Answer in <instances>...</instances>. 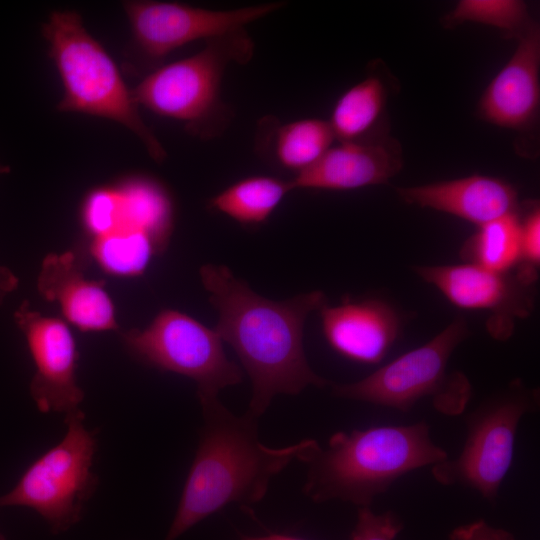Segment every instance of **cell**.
Segmentation results:
<instances>
[{"label":"cell","instance_id":"6da1fadb","mask_svg":"<svg viewBox=\"0 0 540 540\" xmlns=\"http://www.w3.org/2000/svg\"><path fill=\"white\" fill-rule=\"evenodd\" d=\"M199 273L218 312L214 330L236 352L251 380L248 412L259 418L278 394L330 385L312 370L303 347L308 315L327 303L323 291L275 301L254 292L225 265L205 264Z\"/></svg>","mask_w":540,"mask_h":540},{"label":"cell","instance_id":"7a4b0ae2","mask_svg":"<svg viewBox=\"0 0 540 540\" xmlns=\"http://www.w3.org/2000/svg\"><path fill=\"white\" fill-rule=\"evenodd\" d=\"M203 425L178 507L164 540H176L229 504L254 505L271 479L293 461L304 462L316 440L269 447L258 438V417L235 415L219 399L200 403Z\"/></svg>","mask_w":540,"mask_h":540},{"label":"cell","instance_id":"3957f363","mask_svg":"<svg viewBox=\"0 0 540 540\" xmlns=\"http://www.w3.org/2000/svg\"><path fill=\"white\" fill-rule=\"evenodd\" d=\"M448 457L425 421L338 431L325 447L316 441L308 453L303 492L315 503L340 500L370 507L404 475Z\"/></svg>","mask_w":540,"mask_h":540},{"label":"cell","instance_id":"277c9868","mask_svg":"<svg viewBox=\"0 0 540 540\" xmlns=\"http://www.w3.org/2000/svg\"><path fill=\"white\" fill-rule=\"evenodd\" d=\"M42 34L63 85L57 109L112 120L131 131L154 161H165L167 152L142 119L132 90L101 43L87 31L81 15L53 11Z\"/></svg>","mask_w":540,"mask_h":540},{"label":"cell","instance_id":"5b68a950","mask_svg":"<svg viewBox=\"0 0 540 540\" xmlns=\"http://www.w3.org/2000/svg\"><path fill=\"white\" fill-rule=\"evenodd\" d=\"M254 48L246 28L209 40L197 53L157 67L132 89L133 97L138 106L183 122L197 137H215L232 116L221 98L225 71L248 63Z\"/></svg>","mask_w":540,"mask_h":540},{"label":"cell","instance_id":"8992f818","mask_svg":"<svg viewBox=\"0 0 540 540\" xmlns=\"http://www.w3.org/2000/svg\"><path fill=\"white\" fill-rule=\"evenodd\" d=\"M470 335L467 321L457 316L428 342L370 375L351 383H330L332 394L401 412H408L417 402L429 398L439 413L459 416L472 397V386L464 373L448 371V364L457 347Z\"/></svg>","mask_w":540,"mask_h":540},{"label":"cell","instance_id":"52a82bcc","mask_svg":"<svg viewBox=\"0 0 540 540\" xmlns=\"http://www.w3.org/2000/svg\"><path fill=\"white\" fill-rule=\"evenodd\" d=\"M539 408L538 388L519 377L509 381L465 416L467 434L461 452L433 465V478L443 486L469 488L494 502L513 462L519 424Z\"/></svg>","mask_w":540,"mask_h":540},{"label":"cell","instance_id":"ba28073f","mask_svg":"<svg viewBox=\"0 0 540 540\" xmlns=\"http://www.w3.org/2000/svg\"><path fill=\"white\" fill-rule=\"evenodd\" d=\"M84 419L81 409L65 415L61 441L33 461L17 484L0 496V507H28L54 534L66 532L81 520L99 482L93 471L96 433Z\"/></svg>","mask_w":540,"mask_h":540},{"label":"cell","instance_id":"9c48e42d","mask_svg":"<svg viewBox=\"0 0 540 540\" xmlns=\"http://www.w3.org/2000/svg\"><path fill=\"white\" fill-rule=\"evenodd\" d=\"M122 340L141 363L191 378L200 403L218 399L222 389L243 379L214 328L177 310H162L146 328L122 333Z\"/></svg>","mask_w":540,"mask_h":540},{"label":"cell","instance_id":"30bf717a","mask_svg":"<svg viewBox=\"0 0 540 540\" xmlns=\"http://www.w3.org/2000/svg\"><path fill=\"white\" fill-rule=\"evenodd\" d=\"M285 1L229 10H212L179 2L128 0L122 2L136 64L156 66L172 51L197 40H212L247 28L273 14Z\"/></svg>","mask_w":540,"mask_h":540},{"label":"cell","instance_id":"8fae6325","mask_svg":"<svg viewBox=\"0 0 540 540\" xmlns=\"http://www.w3.org/2000/svg\"><path fill=\"white\" fill-rule=\"evenodd\" d=\"M412 270L451 304L464 310L489 311L488 327L497 340L510 337L504 325L527 318L535 306L538 269L520 264L511 272H496L472 263L417 265Z\"/></svg>","mask_w":540,"mask_h":540},{"label":"cell","instance_id":"7c38bea8","mask_svg":"<svg viewBox=\"0 0 540 540\" xmlns=\"http://www.w3.org/2000/svg\"><path fill=\"white\" fill-rule=\"evenodd\" d=\"M14 321L35 365L29 388L38 410L64 415L79 410L84 392L77 381L79 353L69 326L32 310L26 300L15 311Z\"/></svg>","mask_w":540,"mask_h":540},{"label":"cell","instance_id":"4fadbf2b","mask_svg":"<svg viewBox=\"0 0 540 540\" xmlns=\"http://www.w3.org/2000/svg\"><path fill=\"white\" fill-rule=\"evenodd\" d=\"M323 335L339 355L354 362L378 364L398 340L403 317L390 302L368 298L319 310Z\"/></svg>","mask_w":540,"mask_h":540},{"label":"cell","instance_id":"5bb4252c","mask_svg":"<svg viewBox=\"0 0 540 540\" xmlns=\"http://www.w3.org/2000/svg\"><path fill=\"white\" fill-rule=\"evenodd\" d=\"M516 50L484 90L478 115L493 125L525 130L536 122L540 105V27L533 21L516 39Z\"/></svg>","mask_w":540,"mask_h":540},{"label":"cell","instance_id":"9a60e30c","mask_svg":"<svg viewBox=\"0 0 540 540\" xmlns=\"http://www.w3.org/2000/svg\"><path fill=\"white\" fill-rule=\"evenodd\" d=\"M402 167L400 143L384 135L364 142H340L289 182L292 190H353L385 184Z\"/></svg>","mask_w":540,"mask_h":540},{"label":"cell","instance_id":"2e32d148","mask_svg":"<svg viewBox=\"0 0 540 540\" xmlns=\"http://www.w3.org/2000/svg\"><path fill=\"white\" fill-rule=\"evenodd\" d=\"M396 192L409 205L447 213L477 226L517 212L521 204L512 184L497 177L478 174L397 187Z\"/></svg>","mask_w":540,"mask_h":540},{"label":"cell","instance_id":"e0dca14e","mask_svg":"<svg viewBox=\"0 0 540 540\" xmlns=\"http://www.w3.org/2000/svg\"><path fill=\"white\" fill-rule=\"evenodd\" d=\"M37 289L47 301L58 303L65 319L81 331L118 329L115 306L103 283L87 279L70 251L45 257Z\"/></svg>","mask_w":540,"mask_h":540},{"label":"cell","instance_id":"ac0fdd59","mask_svg":"<svg viewBox=\"0 0 540 540\" xmlns=\"http://www.w3.org/2000/svg\"><path fill=\"white\" fill-rule=\"evenodd\" d=\"M259 126L264 152L279 167L295 175L314 165L335 140L329 122L319 118L280 123L267 117Z\"/></svg>","mask_w":540,"mask_h":540},{"label":"cell","instance_id":"d6986e66","mask_svg":"<svg viewBox=\"0 0 540 540\" xmlns=\"http://www.w3.org/2000/svg\"><path fill=\"white\" fill-rule=\"evenodd\" d=\"M115 189L119 197L117 228L146 233L163 253L174 229V205L167 189L144 175L126 178Z\"/></svg>","mask_w":540,"mask_h":540},{"label":"cell","instance_id":"ffe728a7","mask_svg":"<svg viewBox=\"0 0 540 540\" xmlns=\"http://www.w3.org/2000/svg\"><path fill=\"white\" fill-rule=\"evenodd\" d=\"M389 90L379 75H369L346 90L335 103L328 120L335 139L364 142L378 134L384 118Z\"/></svg>","mask_w":540,"mask_h":540},{"label":"cell","instance_id":"44dd1931","mask_svg":"<svg viewBox=\"0 0 540 540\" xmlns=\"http://www.w3.org/2000/svg\"><path fill=\"white\" fill-rule=\"evenodd\" d=\"M291 191L289 180L251 176L222 190L209 200L208 206L240 224L259 225L269 219Z\"/></svg>","mask_w":540,"mask_h":540},{"label":"cell","instance_id":"7402d4cb","mask_svg":"<svg viewBox=\"0 0 540 540\" xmlns=\"http://www.w3.org/2000/svg\"><path fill=\"white\" fill-rule=\"evenodd\" d=\"M460 256L463 262L492 271H514L522 264L519 209L478 226L464 242Z\"/></svg>","mask_w":540,"mask_h":540},{"label":"cell","instance_id":"603a6c76","mask_svg":"<svg viewBox=\"0 0 540 540\" xmlns=\"http://www.w3.org/2000/svg\"><path fill=\"white\" fill-rule=\"evenodd\" d=\"M92 253L104 271L119 277L142 275L152 257L160 254L150 236L129 228L94 238Z\"/></svg>","mask_w":540,"mask_h":540},{"label":"cell","instance_id":"cb8c5ba5","mask_svg":"<svg viewBox=\"0 0 540 540\" xmlns=\"http://www.w3.org/2000/svg\"><path fill=\"white\" fill-rule=\"evenodd\" d=\"M528 7L520 0H460L445 15L446 27L472 22L492 26L504 37L519 38L532 24Z\"/></svg>","mask_w":540,"mask_h":540},{"label":"cell","instance_id":"d4e9b609","mask_svg":"<svg viewBox=\"0 0 540 540\" xmlns=\"http://www.w3.org/2000/svg\"><path fill=\"white\" fill-rule=\"evenodd\" d=\"M82 220L94 238L114 231L119 224V197L115 187L92 190L84 200Z\"/></svg>","mask_w":540,"mask_h":540},{"label":"cell","instance_id":"484cf974","mask_svg":"<svg viewBox=\"0 0 540 540\" xmlns=\"http://www.w3.org/2000/svg\"><path fill=\"white\" fill-rule=\"evenodd\" d=\"M403 527L401 519L392 511L378 514L371 507H361L350 540H394Z\"/></svg>","mask_w":540,"mask_h":540},{"label":"cell","instance_id":"4316f807","mask_svg":"<svg viewBox=\"0 0 540 540\" xmlns=\"http://www.w3.org/2000/svg\"><path fill=\"white\" fill-rule=\"evenodd\" d=\"M522 264L538 269L540 263V206L536 200L519 208Z\"/></svg>","mask_w":540,"mask_h":540},{"label":"cell","instance_id":"83f0119b","mask_svg":"<svg viewBox=\"0 0 540 540\" xmlns=\"http://www.w3.org/2000/svg\"><path fill=\"white\" fill-rule=\"evenodd\" d=\"M448 540H516L512 533L491 526L483 519L454 528Z\"/></svg>","mask_w":540,"mask_h":540},{"label":"cell","instance_id":"f1b7e54d","mask_svg":"<svg viewBox=\"0 0 540 540\" xmlns=\"http://www.w3.org/2000/svg\"><path fill=\"white\" fill-rule=\"evenodd\" d=\"M19 280L7 267L0 266V305L5 297L17 289Z\"/></svg>","mask_w":540,"mask_h":540},{"label":"cell","instance_id":"f546056e","mask_svg":"<svg viewBox=\"0 0 540 540\" xmlns=\"http://www.w3.org/2000/svg\"><path fill=\"white\" fill-rule=\"evenodd\" d=\"M267 537H268V540H304V539L292 537L289 535H283V534H270Z\"/></svg>","mask_w":540,"mask_h":540},{"label":"cell","instance_id":"4dcf8cb0","mask_svg":"<svg viewBox=\"0 0 540 540\" xmlns=\"http://www.w3.org/2000/svg\"><path fill=\"white\" fill-rule=\"evenodd\" d=\"M241 540H268V537L267 536H263V537L243 536Z\"/></svg>","mask_w":540,"mask_h":540},{"label":"cell","instance_id":"1f68e13d","mask_svg":"<svg viewBox=\"0 0 540 540\" xmlns=\"http://www.w3.org/2000/svg\"><path fill=\"white\" fill-rule=\"evenodd\" d=\"M10 172V168L6 165H3L2 163H0V175L2 174H6V173H9Z\"/></svg>","mask_w":540,"mask_h":540},{"label":"cell","instance_id":"d6a6232c","mask_svg":"<svg viewBox=\"0 0 540 540\" xmlns=\"http://www.w3.org/2000/svg\"><path fill=\"white\" fill-rule=\"evenodd\" d=\"M0 540H6L5 537L0 533Z\"/></svg>","mask_w":540,"mask_h":540}]
</instances>
